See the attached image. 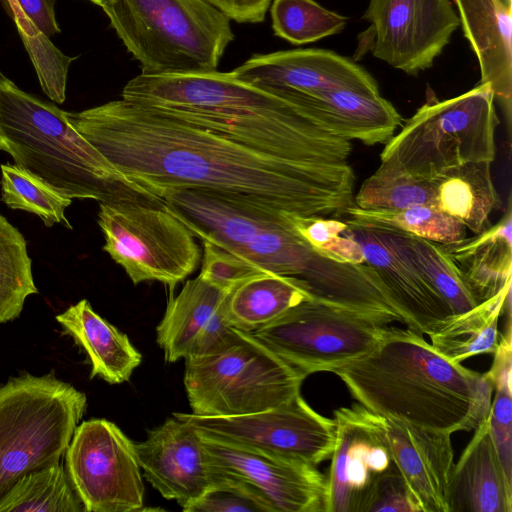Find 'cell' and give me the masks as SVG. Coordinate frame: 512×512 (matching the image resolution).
<instances>
[{"mask_svg":"<svg viewBox=\"0 0 512 512\" xmlns=\"http://www.w3.org/2000/svg\"><path fill=\"white\" fill-rule=\"evenodd\" d=\"M65 116L123 175L158 198L168 190H207L323 217L353 205L348 163L279 157L123 98Z\"/></svg>","mask_w":512,"mask_h":512,"instance_id":"1","label":"cell"},{"mask_svg":"<svg viewBox=\"0 0 512 512\" xmlns=\"http://www.w3.org/2000/svg\"><path fill=\"white\" fill-rule=\"evenodd\" d=\"M121 97L291 160L344 164L352 150L350 141L317 128L291 103L232 71L140 73Z\"/></svg>","mask_w":512,"mask_h":512,"instance_id":"2","label":"cell"},{"mask_svg":"<svg viewBox=\"0 0 512 512\" xmlns=\"http://www.w3.org/2000/svg\"><path fill=\"white\" fill-rule=\"evenodd\" d=\"M333 373L371 412L451 435L488 418L494 391L486 373L445 358L410 328L390 327L371 351Z\"/></svg>","mask_w":512,"mask_h":512,"instance_id":"3","label":"cell"},{"mask_svg":"<svg viewBox=\"0 0 512 512\" xmlns=\"http://www.w3.org/2000/svg\"><path fill=\"white\" fill-rule=\"evenodd\" d=\"M0 150L71 199L162 200L129 180L89 143L65 111L0 77Z\"/></svg>","mask_w":512,"mask_h":512,"instance_id":"4","label":"cell"},{"mask_svg":"<svg viewBox=\"0 0 512 512\" xmlns=\"http://www.w3.org/2000/svg\"><path fill=\"white\" fill-rule=\"evenodd\" d=\"M160 198L200 241L213 243L266 272L311 282L326 265L327 259L292 229L282 211L198 189L168 190Z\"/></svg>","mask_w":512,"mask_h":512,"instance_id":"5","label":"cell"},{"mask_svg":"<svg viewBox=\"0 0 512 512\" xmlns=\"http://www.w3.org/2000/svg\"><path fill=\"white\" fill-rule=\"evenodd\" d=\"M101 8L143 74L214 71L234 39L230 19L205 0H109Z\"/></svg>","mask_w":512,"mask_h":512,"instance_id":"6","label":"cell"},{"mask_svg":"<svg viewBox=\"0 0 512 512\" xmlns=\"http://www.w3.org/2000/svg\"><path fill=\"white\" fill-rule=\"evenodd\" d=\"M498 124L488 83L445 100L428 90L425 103L385 144L380 160L429 180L452 166L492 162Z\"/></svg>","mask_w":512,"mask_h":512,"instance_id":"7","label":"cell"},{"mask_svg":"<svg viewBox=\"0 0 512 512\" xmlns=\"http://www.w3.org/2000/svg\"><path fill=\"white\" fill-rule=\"evenodd\" d=\"M86 405L83 392L52 375L0 387V499L25 474L60 461Z\"/></svg>","mask_w":512,"mask_h":512,"instance_id":"8","label":"cell"},{"mask_svg":"<svg viewBox=\"0 0 512 512\" xmlns=\"http://www.w3.org/2000/svg\"><path fill=\"white\" fill-rule=\"evenodd\" d=\"M305 377L251 333L236 329L224 346L185 359L193 414L239 416L278 407L300 393Z\"/></svg>","mask_w":512,"mask_h":512,"instance_id":"9","label":"cell"},{"mask_svg":"<svg viewBox=\"0 0 512 512\" xmlns=\"http://www.w3.org/2000/svg\"><path fill=\"white\" fill-rule=\"evenodd\" d=\"M103 250L134 285L158 281L174 287L200 263L196 237L163 200L127 199L100 203Z\"/></svg>","mask_w":512,"mask_h":512,"instance_id":"10","label":"cell"},{"mask_svg":"<svg viewBox=\"0 0 512 512\" xmlns=\"http://www.w3.org/2000/svg\"><path fill=\"white\" fill-rule=\"evenodd\" d=\"M389 329L370 317L307 300L251 334L306 378L364 356Z\"/></svg>","mask_w":512,"mask_h":512,"instance_id":"11","label":"cell"},{"mask_svg":"<svg viewBox=\"0 0 512 512\" xmlns=\"http://www.w3.org/2000/svg\"><path fill=\"white\" fill-rule=\"evenodd\" d=\"M65 469L86 512L142 510L144 483L134 442L106 419L78 424Z\"/></svg>","mask_w":512,"mask_h":512,"instance_id":"12","label":"cell"},{"mask_svg":"<svg viewBox=\"0 0 512 512\" xmlns=\"http://www.w3.org/2000/svg\"><path fill=\"white\" fill-rule=\"evenodd\" d=\"M354 61L368 51L409 75L430 68L460 20L450 0H370Z\"/></svg>","mask_w":512,"mask_h":512,"instance_id":"13","label":"cell"},{"mask_svg":"<svg viewBox=\"0 0 512 512\" xmlns=\"http://www.w3.org/2000/svg\"><path fill=\"white\" fill-rule=\"evenodd\" d=\"M202 434L317 466L331 458L334 419L316 412L299 393L270 410L239 416L174 413Z\"/></svg>","mask_w":512,"mask_h":512,"instance_id":"14","label":"cell"},{"mask_svg":"<svg viewBox=\"0 0 512 512\" xmlns=\"http://www.w3.org/2000/svg\"><path fill=\"white\" fill-rule=\"evenodd\" d=\"M199 434L216 465L260 490L277 512H327V477L315 465Z\"/></svg>","mask_w":512,"mask_h":512,"instance_id":"15","label":"cell"},{"mask_svg":"<svg viewBox=\"0 0 512 512\" xmlns=\"http://www.w3.org/2000/svg\"><path fill=\"white\" fill-rule=\"evenodd\" d=\"M134 446L146 480L183 511L226 474L205 449L199 432L174 415Z\"/></svg>","mask_w":512,"mask_h":512,"instance_id":"16","label":"cell"},{"mask_svg":"<svg viewBox=\"0 0 512 512\" xmlns=\"http://www.w3.org/2000/svg\"><path fill=\"white\" fill-rule=\"evenodd\" d=\"M336 441L327 476V512H359L374 480L393 462L379 415L359 403L334 411Z\"/></svg>","mask_w":512,"mask_h":512,"instance_id":"17","label":"cell"},{"mask_svg":"<svg viewBox=\"0 0 512 512\" xmlns=\"http://www.w3.org/2000/svg\"><path fill=\"white\" fill-rule=\"evenodd\" d=\"M232 72L237 78L271 92L310 94L353 88L379 93L376 80L362 66L325 49L257 54Z\"/></svg>","mask_w":512,"mask_h":512,"instance_id":"18","label":"cell"},{"mask_svg":"<svg viewBox=\"0 0 512 512\" xmlns=\"http://www.w3.org/2000/svg\"><path fill=\"white\" fill-rule=\"evenodd\" d=\"M230 293L198 275L169 299L156 328V340L167 362L208 354L234 337L236 328L227 313Z\"/></svg>","mask_w":512,"mask_h":512,"instance_id":"19","label":"cell"},{"mask_svg":"<svg viewBox=\"0 0 512 512\" xmlns=\"http://www.w3.org/2000/svg\"><path fill=\"white\" fill-rule=\"evenodd\" d=\"M379 423L392 462L421 511L449 512L448 485L454 466L451 434L382 415Z\"/></svg>","mask_w":512,"mask_h":512,"instance_id":"20","label":"cell"},{"mask_svg":"<svg viewBox=\"0 0 512 512\" xmlns=\"http://www.w3.org/2000/svg\"><path fill=\"white\" fill-rule=\"evenodd\" d=\"M324 132L365 145L386 144L402 118L380 93L353 88L326 89L310 94L274 92Z\"/></svg>","mask_w":512,"mask_h":512,"instance_id":"21","label":"cell"},{"mask_svg":"<svg viewBox=\"0 0 512 512\" xmlns=\"http://www.w3.org/2000/svg\"><path fill=\"white\" fill-rule=\"evenodd\" d=\"M345 222L347 226L342 234L360 245L365 263L383 282L403 313L407 328L428 335L439 322L452 315L447 304L420 273L396 254L371 227L352 219Z\"/></svg>","mask_w":512,"mask_h":512,"instance_id":"22","label":"cell"},{"mask_svg":"<svg viewBox=\"0 0 512 512\" xmlns=\"http://www.w3.org/2000/svg\"><path fill=\"white\" fill-rule=\"evenodd\" d=\"M463 34L475 53L480 83L490 84L508 124L512 96V15L505 0H454Z\"/></svg>","mask_w":512,"mask_h":512,"instance_id":"23","label":"cell"},{"mask_svg":"<svg viewBox=\"0 0 512 512\" xmlns=\"http://www.w3.org/2000/svg\"><path fill=\"white\" fill-rule=\"evenodd\" d=\"M448 505L449 512H512V482L503 472L490 436L488 418L475 429L454 463Z\"/></svg>","mask_w":512,"mask_h":512,"instance_id":"24","label":"cell"},{"mask_svg":"<svg viewBox=\"0 0 512 512\" xmlns=\"http://www.w3.org/2000/svg\"><path fill=\"white\" fill-rule=\"evenodd\" d=\"M56 320L86 353L91 378L100 377L110 384L123 383L141 364L142 355L127 335L98 315L88 300L70 306Z\"/></svg>","mask_w":512,"mask_h":512,"instance_id":"25","label":"cell"},{"mask_svg":"<svg viewBox=\"0 0 512 512\" xmlns=\"http://www.w3.org/2000/svg\"><path fill=\"white\" fill-rule=\"evenodd\" d=\"M456 263L478 302L512 283L511 198L500 220L472 238L441 244Z\"/></svg>","mask_w":512,"mask_h":512,"instance_id":"26","label":"cell"},{"mask_svg":"<svg viewBox=\"0 0 512 512\" xmlns=\"http://www.w3.org/2000/svg\"><path fill=\"white\" fill-rule=\"evenodd\" d=\"M359 223L371 227L396 254L410 263L443 299L452 315L468 311L479 303L462 272L441 244L390 226Z\"/></svg>","mask_w":512,"mask_h":512,"instance_id":"27","label":"cell"},{"mask_svg":"<svg viewBox=\"0 0 512 512\" xmlns=\"http://www.w3.org/2000/svg\"><path fill=\"white\" fill-rule=\"evenodd\" d=\"M434 207L478 234L489 227V217L501 206L491 162H469L446 168L431 179Z\"/></svg>","mask_w":512,"mask_h":512,"instance_id":"28","label":"cell"},{"mask_svg":"<svg viewBox=\"0 0 512 512\" xmlns=\"http://www.w3.org/2000/svg\"><path fill=\"white\" fill-rule=\"evenodd\" d=\"M511 284L472 309L439 322L428 334L432 347L457 363L476 355L493 354L500 337L498 321L511 297Z\"/></svg>","mask_w":512,"mask_h":512,"instance_id":"29","label":"cell"},{"mask_svg":"<svg viewBox=\"0 0 512 512\" xmlns=\"http://www.w3.org/2000/svg\"><path fill=\"white\" fill-rule=\"evenodd\" d=\"M307 300L314 298L303 281L270 273L235 288L229 295L227 313L234 328L252 333Z\"/></svg>","mask_w":512,"mask_h":512,"instance_id":"30","label":"cell"},{"mask_svg":"<svg viewBox=\"0 0 512 512\" xmlns=\"http://www.w3.org/2000/svg\"><path fill=\"white\" fill-rule=\"evenodd\" d=\"M60 462L22 476L0 499V512H83Z\"/></svg>","mask_w":512,"mask_h":512,"instance_id":"31","label":"cell"},{"mask_svg":"<svg viewBox=\"0 0 512 512\" xmlns=\"http://www.w3.org/2000/svg\"><path fill=\"white\" fill-rule=\"evenodd\" d=\"M353 202L365 210L434 206V192L431 179L417 177L400 166L381 161L378 169L362 183Z\"/></svg>","mask_w":512,"mask_h":512,"instance_id":"32","label":"cell"},{"mask_svg":"<svg viewBox=\"0 0 512 512\" xmlns=\"http://www.w3.org/2000/svg\"><path fill=\"white\" fill-rule=\"evenodd\" d=\"M37 293L26 240L0 214V324L17 318L27 297Z\"/></svg>","mask_w":512,"mask_h":512,"instance_id":"33","label":"cell"},{"mask_svg":"<svg viewBox=\"0 0 512 512\" xmlns=\"http://www.w3.org/2000/svg\"><path fill=\"white\" fill-rule=\"evenodd\" d=\"M0 169L1 201L9 208L33 213L47 227L60 223L72 229L65 216V209L72 203L71 198L17 164L4 163Z\"/></svg>","mask_w":512,"mask_h":512,"instance_id":"34","label":"cell"},{"mask_svg":"<svg viewBox=\"0 0 512 512\" xmlns=\"http://www.w3.org/2000/svg\"><path fill=\"white\" fill-rule=\"evenodd\" d=\"M344 214L358 222L390 226L439 244L459 242L467 235V229L461 222L434 206L365 210L351 205Z\"/></svg>","mask_w":512,"mask_h":512,"instance_id":"35","label":"cell"},{"mask_svg":"<svg viewBox=\"0 0 512 512\" xmlns=\"http://www.w3.org/2000/svg\"><path fill=\"white\" fill-rule=\"evenodd\" d=\"M271 19L275 35L295 45L340 33L348 20L314 0H273Z\"/></svg>","mask_w":512,"mask_h":512,"instance_id":"36","label":"cell"},{"mask_svg":"<svg viewBox=\"0 0 512 512\" xmlns=\"http://www.w3.org/2000/svg\"><path fill=\"white\" fill-rule=\"evenodd\" d=\"M292 229L322 256L342 263L364 264L360 245L342 232L347 224L334 218L284 212Z\"/></svg>","mask_w":512,"mask_h":512,"instance_id":"37","label":"cell"},{"mask_svg":"<svg viewBox=\"0 0 512 512\" xmlns=\"http://www.w3.org/2000/svg\"><path fill=\"white\" fill-rule=\"evenodd\" d=\"M225 472V471H224ZM185 512H277L265 495L251 484L225 472Z\"/></svg>","mask_w":512,"mask_h":512,"instance_id":"38","label":"cell"},{"mask_svg":"<svg viewBox=\"0 0 512 512\" xmlns=\"http://www.w3.org/2000/svg\"><path fill=\"white\" fill-rule=\"evenodd\" d=\"M201 242L203 259L199 276L221 290L232 292L249 279L270 274L213 243Z\"/></svg>","mask_w":512,"mask_h":512,"instance_id":"39","label":"cell"},{"mask_svg":"<svg viewBox=\"0 0 512 512\" xmlns=\"http://www.w3.org/2000/svg\"><path fill=\"white\" fill-rule=\"evenodd\" d=\"M359 512H422L394 463L372 483Z\"/></svg>","mask_w":512,"mask_h":512,"instance_id":"40","label":"cell"},{"mask_svg":"<svg viewBox=\"0 0 512 512\" xmlns=\"http://www.w3.org/2000/svg\"><path fill=\"white\" fill-rule=\"evenodd\" d=\"M488 416L489 432L503 472L512 482V391L496 388Z\"/></svg>","mask_w":512,"mask_h":512,"instance_id":"41","label":"cell"},{"mask_svg":"<svg viewBox=\"0 0 512 512\" xmlns=\"http://www.w3.org/2000/svg\"><path fill=\"white\" fill-rule=\"evenodd\" d=\"M8 11L21 38L42 32L47 37L60 32L55 15V0H8Z\"/></svg>","mask_w":512,"mask_h":512,"instance_id":"42","label":"cell"},{"mask_svg":"<svg viewBox=\"0 0 512 512\" xmlns=\"http://www.w3.org/2000/svg\"><path fill=\"white\" fill-rule=\"evenodd\" d=\"M494 355L493 364L487 376L494 384V389L502 388L512 391V342H511V320L508 318L506 331L500 334L499 342Z\"/></svg>","mask_w":512,"mask_h":512,"instance_id":"43","label":"cell"},{"mask_svg":"<svg viewBox=\"0 0 512 512\" xmlns=\"http://www.w3.org/2000/svg\"><path fill=\"white\" fill-rule=\"evenodd\" d=\"M230 20L259 23L265 19L272 0H205Z\"/></svg>","mask_w":512,"mask_h":512,"instance_id":"44","label":"cell"},{"mask_svg":"<svg viewBox=\"0 0 512 512\" xmlns=\"http://www.w3.org/2000/svg\"><path fill=\"white\" fill-rule=\"evenodd\" d=\"M100 7H102L105 3H107L109 0H88Z\"/></svg>","mask_w":512,"mask_h":512,"instance_id":"45","label":"cell"},{"mask_svg":"<svg viewBox=\"0 0 512 512\" xmlns=\"http://www.w3.org/2000/svg\"><path fill=\"white\" fill-rule=\"evenodd\" d=\"M2 76V73L0 72V77Z\"/></svg>","mask_w":512,"mask_h":512,"instance_id":"46","label":"cell"},{"mask_svg":"<svg viewBox=\"0 0 512 512\" xmlns=\"http://www.w3.org/2000/svg\"><path fill=\"white\" fill-rule=\"evenodd\" d=\"M5 1H8V0H5Z\"/></svg>","mask_w":512,"mask_h":512,"instance_id":"47","label":"cell"}]
</instances>
